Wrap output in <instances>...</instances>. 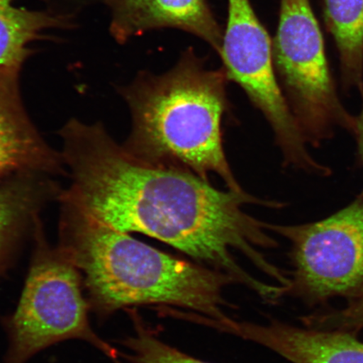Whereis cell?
<instances>
[{
	"label": "cell",
	"mask_w": 363,
	"mask_h": 363,
	"mask_svg": "<svg viewBox=\"0 0 363 363\" xmlns=\"http://www.w3.org/2000/svg\"><path fill=\"white\" fill-rule=\"evenodd\" d=\"M61 136L63 162L72 179L63 199L113 229L146 235L224 272L267 302L283 296L281 286L254 278L233 253H242L279 284L287 286L289 278L258 250L277 246L267 223L244 211L250 203L274 208L283 203L261 201L245 191H221L191 172L147 164L119 146L101 124L72 120Z\"/></svg>",
	"instance_id": "cell-1"
},
{
	"label": "cell",
	"mask_w": 363,
	"mask_h": 363,
	"mask_svg": "<svg viewBox=\"0 0 363 363\" xmlns=\"http://www.w3.org/2000/svg\"><path fill=\"white\" fill-rule=\"evenodd\" d=\"M60 248L80 272L99 320L136 306L182 308L225 319L229 275L175 257L101 223L62 199Z\"/></svg>",
	"instance_id": "cell-2"
},
{
	"label": "cell",
	"mask_w": 363,
	"mask_h": 363,
	"mask_svg": "<svg viewBox=\"0 0 363 363\" xmlns=\"http://www.w3.org/2000/svg\"><path fill=\"white\" fill-rule=\"evenodd\" d=\"M228 82L223 67H208L192 48L162 74H138L119 88L133 116L125 151L147 164L189 172L208 182L216 174L228 189L244 192L224 150Z\"/></svg>",
	"instance_id": "cell-3"
},
{
	"label": "cell",
	"mask_w": 363,
	"mask_h": 363,
	"mask_svg": "<svg viewBox=\"0 0 363 363\" xmlns=\"http://www.w3.org/2000/svg\"><path fill=\"white\" fill-rule=\"evenodd\" d=\"M20 302L2 318L8 337L4 363H26L45 348L67 340L88 342L115 361L119 352L94 333L83 278L59 247L45 242L40 226Z\"/></svg>",
	"instance_id": "cell-4"
},
{
	"label": "cell",
	"mask_w": 363,
	"mask_h": 363,
	"mask_svg": "<svg viewBox=\"0 0 363 363\" xmlns=\"http://www.w3.org/2000/svg\"><path fill=\"white\" fill-rule=\"evenodd\" d=\"M272 56L281 89L308 145L320 147L337 129L355 134L356 116L340 98L311 0H280Z\"/></svg>",
	"instance_id": "cell-5"
},
{
	"label": "cell",
	"mask_w": 363,
	"mask_h": 363,
	"mask_svg": "<svg viewBox=\"0 0 363 363\" xmlns=\"http://www.w3.org/2000/svg\"><path fill=\"white\" fill-rule=\"evenodd\" d=\"M219 56L229 81L240 86L269 122L285 165L306 174L330 177V167L316 161L277 78L272 40L250 0H228Z\"/></svg>",
	"instance_id": "cell-6"
},
{
	"label": "cell",
	"mask_w": 363,
	"mask_h": 363,
	"mask_svg": "<svg viewBox=\"0 0 363 363\" xmlns=\"http://www.w3.org/2000/svg\"><path fill=\"white\" fill-rule=\"evenodd\" d=\"M291 244L288 293L308 306L363 294V192L324 220L296 225L267 224Z\"/></svg>",
	"instance_id": "cell-7"
},
{
	"label": "cell",
	"mask_w": 363,
	"mask_h": 363,
	"mask_svg": "<svg viewBox=\"0 0 363 363\" xmlns=\"http://www.w3.org/2000/svg\"><path fill=\"white\" fill-rule=\"evenodd\" d=\"M213 328L261 345L293 363H363V342L347 331L303 328L278 320L254 324L230 317L216 321Z\"/></svg>",
	"instance_id": "cell-8"
},
{
	"label": "cell",
	"mask_w": 363,
	"mask_h": 363,
	"mask_svg": "<svg viewBox=\"0 0 363 363\" xmlns=\"http://www.w3.org/2000/svg\"><path fill=\"white\" fill-rule=\"evenodd\" d=\"M118 43L157 29L184 30L210 45L219 55L223 29L207 0H104Z\"/></svg>",
	"instance_id": "cell-9"
},
{
	"label": "cell",
	"mask_w": 363,
	"mask_h": 363,
	"mask_svg": "<svg viewBox=\"0 0 363 363\" xmlns=\"http://www.w3.org/2000/svg\"><path fill=\"white\" fill-rule=\"evenodd\" d=\"M325 29L337 53L340 87L363 94V0H322Z\"/></svg>",
	"instance_id": "cell-10"
},
{
	"label": "cell",
	"mask_w": 363,
	"mask_h": 363,
	"mask_svg": "<svg viewBox=\"0 0 363 363\" xmlns=\"http://www.w3.org/2000/svg\"><path fill=\"white\" fill-rule=\"evenodd\" d=\"M16 0H0V68L22 67L33 52L30 45L47 38L48 30L67 28L66 16L18 7Z\"/></svg>",
	"instance_id": "cell-11"
},
{
	"label": "cell",
	"mask_w": 363,
	"mask_h": 363,
	"mask_svg": "<svg viewBox=\"0 0 363 363\" xmlns=\"http://www.w3.org/2000/svg\"><path fill=\"white\" fill-rule=\"evenodd\" d=\"M33 175L23 174L0 187V274L6 269L18 233L35 216L44 194Z\"/></svg>",
	"instance_id": "cell-12"
},
{
	"label": "cell",
	"mask_w": 363,
	"mask_h": 363,
	"mask_svg": "<svg viewBox=\"0 0 363 363\" xmlns=\"http://www.w3.org/2000/svg\"><path fill=\"white\" fill-rule=\"evenodd\" d=\"M134 328L133 335L121 340L129 350L120 355L131 363H210L188 355L165 343L145 323L135 308L127 310Z\"/></svg>",
	"instance_id": "cell-13"
},
{
	"label": "cell",
	"mask_w": 363,
	"mask_h": 363,
	"mask_svg": "<svg viewBox=\"0 0 363 363\" xmlns=\"http://www.w3.org/2000/svg\"><path fill=\"white\" fill-rule=\"evenodd\" d=\"M308 328L347 331L357 335L363 329V294L349 299L342 308H330L303 319Z\"/></svg>",
	"instance_id": "cell-14"
},
{
	"label": "cell",
	"mask_w": 363,
	"mask_h": 363,
	"mask_svg": "<svg viewBox=\"0 0 363 363\" xmlns=\"http://www.w3.org/2000/svg\"><path fill=\"white\" fill-rule=\"evenodd\" d=\"M19 156V138L13 122L0 108V177L12 174Z\"/></svg>",
	"instance_id": "cell-15"
},
{
	"label": "cell",
	"mask_w": 363,
	"mask_h": 363,
	"mask_svg": "<svg viewBox=\"0 0 363 363\" xmlns=\"http://www.w3.org/2000/svg\"><path fill=\"white\" fill-rule=\"evenodd\" d=\"M361 96L362 99V108L360 113L356 116V130L353 136L357 140L358 157L363 166V94Z\"/></svg>",
	"instance_id": "cell-16"
}]
</instances>
